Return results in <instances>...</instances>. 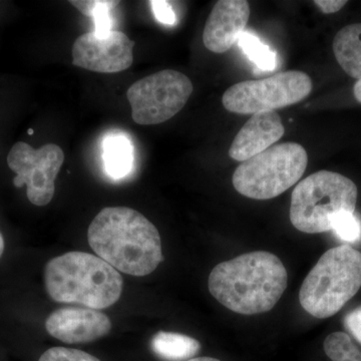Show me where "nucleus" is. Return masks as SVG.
I'll return each instance as SVG.
<instances>
[{
    "instance_id": "obj_12",
    "label": "nucleus",
    "mask_w": 361,
    "mask_h": 361,
    "mask_svg": "<svg viewBox=\"0 0 361 361\" xmlns=\"http://www.w3.org/2000/svg\"><path fill=\"white\" fill-rule=\"evenodd\" d=\"M250 6L245 0H220L214 6L203 32L206 49L215 54L229 51L245 30Z\"/></svg>"
},
{
    "instance_id": "obj_5",
    "label": "nucleus",
    "mask_w": 361,
    "mask_h": 361,
    "mask_svg": "<svg viewBox=\"0 0 361 361\" xmlns=\"http://www.w3.org/2000/svg\"><path fill=\"white\" fill-rule=\"evenodd\" d=\"M357 187L345 176L319 171L297 184L292 192L289 217L300 232L331 231L339 215L355 213Z\"/></svg>"
},
{
    "instance_id": "obj_24",
    "label": "nucleus",
    "mask_w": 361,
    "mask_h": 361,
    "mask_svg": "<svg viewBox=\"0 0 361 361\" xmlns=\"http://www.w3.org/2000/svg\"><path fill=\"white\" fill-rule=\"evenodd\" d=\"M316 6L324 13H334L341 11L342 7L348 4L345 0H315Z\"/></svg>"
},
{
    "instance_id": "obj_20",
    "label": "nucleus",
    "mask_w": 361,
    "mask_h": 361,
    "mask_svg": "<svg viewBox=\"0 0 361 361\" xmlns=\"http://www.w3.org/2000/svg\"><path fill=\"white\" fill-rule=\"evenodd\" d=\"M331 231L342 241L355 243L361 239V222L355 213L341 214L334 220Z\"/></svg>"
},
{
    "instance_id": "obj_2",
    "label": "nucleus",
    "mask_w": 361,
    "mask_h": 361,
    "mask_svg": "<svg viewBox=\"0 0 361 361\" xmlns=\"http://www.w3.org/2000/svg\"><path fill=\"white\" fill-rule=\"evenodd\" d=\"M288 274L275 254L255 251L216 266L209 291L228 310L243 315L268 312L281 299Z\"/></svg>"
},
{
    "instance_id": "obj_21",
    "label": "nucleus",
    "mask_w": 361,
    "mask_h": 361,
    "mask_svg": "<svg viewBox=\"0 0 361 361\" xmlns=\"http://www.w3.org/2000/svg\"><path fill=\"white\" fill-rule=\"evenodd\" d=\"M39 361H101L94 355L78 349L52 348L40 356Z\"/></svg>"
},
{
    "instance_id": "obj_19",
    "label": "nucleus",
    "mask_w": 361,
    "mask_h": 361,
    "mask_svg": "<svg viewBox=\"0 0 361 361\" xmlns=\"http://www.w3.org/2000/svg\"><path fill=\"white\" fill-rule=\"evenodd\" d=\"M325 353L332 361H361V350L345 332H334L323 343Z\"/></svg>"
},
{
    "instance_id": "obj_23",
    "label": "nucleus",
    "mask_w": 361,
    "mask_h": 361,
    "mask_svg": "<svg viewBox=\"0 0 361 361\" xmlns=\"http://www.w3.org/2000/svg\"><path fill=\"white\" fill-rule=\"evenodd\" d=\"M344 325L356 341L361 343V306L345 316Z\"/></svg>"
},
{
    "instance_id": "obj_3",
    "label": "nucleus",
    "mask_w": 361,
    "mask_h": 361,
    "mask_svg": "<svg viewBox=\"0 0 361 361\" xmlns=\"http://www.w3.org/2000/svg\"><path fill=\"white\" fill-rule=\"evenodd\" d=\"M44 283L52 300L97 310L120 299L123 281L118 271L103 259L75 251L47 263Z\"/></svg>"
},
{
    "instance_id": "obj_28",
    "label": "nucleus",
    "mask_w": 361,
    "mask_h": 361,
    "mask_svg": "<svg viewBox=\"0 0 361 361\" xmlns=\"http://www.w3.org/2000/svg\"><path fill=\"white\" fill-rule=\"evenodd\" d=\"M28 134L33 135V130H28Z\"/></svg>"
},
{
    "instance_id": "obj_9",
    "label": "nucleus",
    "mask_w": 361,
    "mask_h": 361,
    "mask_svg": "<svg viewBox=\"0 0 361 361\" xmlns=\"http://www.w3.org/2000/svg\"><path fill=\"white\" fill-rule=\"evenodd\" d=\"M63 161L65 154L56 144L35 149L25 142H18L7 156V165L16 173L14 186L26 185L28 200L39 207L47 205L54 198L56 179Z\"/></svg>"
},
{
    "instance_id": "obj_10",
    "label": "nucleus",
    "mask_w": 361,
    "mask_h": 361,
    "mask_svg": "<svg viewBox=\"0 0 361 361\" xmlns=\"http://www.w3.org/2000/svg\"><path fill=\"white\" fill-rule=\"evenodd\" d=\"M134 47L135 42L122 32L111 30L103 37L85 33L71 49L73 65L94 73H120L133 65Z\"/></svg>"
},
{
    "instance_id": "obj_11",
    "label": "nucleus",
    "mask_w": 361,
    "mask_h": 361,
    "mask_svg": "<svg viewBox=\"0 0 361 361\" xmlns=\"http://www.w3.org/2000/svg\"><path fill=\"white\" fill-rule=\"evenodd\" d=\"M45 329L52 337L66 343H85L109 334L111 322L108 315L97 310L66 307L47 317Z\"/></svg>"
},
{
    "instance_id": "obj_8",
    "label": "nucleus",
    "mask_w": 361,
    "mask_h": 361,
    "mask_svg": "<svg viewBox=\"0 0 361 361\" xmlns=\"http://www.w3.org/2000/svg\"><path fill=\"white\" fill-rule=\"evenodd\" d=\"M193 84L184 73L164 70L130 85L127 92L133 120L137 125L167 122L187 104Z\"/></svg>"
},
{
    "instance_id": "obj_25",
    "label": "nucleus",
    "mask_w": 361,
    "mask_h": 361,
    "mask_svg": "<svg viewBox=\"0 0 361 361\" xmlns=\"http://www.w3.org/2000/svg\"><path fill=\"white\" fill-rule=\"evenodd\" d=\"M353 92H355V99L361 104V80H358L355 85Z\"/></svg>"
},
{
    "instance_id": "obj_26",
    "label": "nucleus",
    "mask_w": 361,
    "mask_h": 361,
    "mask_svg": "<svg viewBox=\"0 0 361 361\" xmlns=\"http://www.w3.org/2000/svg\"><path fill=\"white\" fill-rule=\"evenodd\" d=\"M186 361H221L219 360H217V358H213V357H197V358H192V360H186Z\"/></svg>"
},
{
    "instance_id": "obj_27",
    "label": "nucleus",
    "mask_w": 361,
    "mask_h": 361,
    "mask_svg": "<svg viewBox=\"0 0 361 361\" xmlns=\"http://www.w3.org/2000/svg\"><path fill=\"white\" fill-rule=\"evenodd\" d=\"M4 247H6V245H4V236H2L1 233H0V257H1L2 254H4Z\"/></svg>"
},
{
    "instance_id": "obj_18",
    "label": "nucleus",
    "mask_w": 361,
    "mask_h": 361,
    "mask_svg": "<svg viewBox=\"0 0 361 361\" xmlns=\"http://www.w3.org/2000/svg\"><path fill=\"white\" fill-rule=\"evenodd\" d=\"M240 49L259 70L271 71L276 66V54L252 33L244 32L238 40Z\"/></svg>"
},
{
    "instance_id": "obj_13",
    "label": "nucleus",
    "mask_w": 361,
    "mask_h": 361,
    "mask_svg": "<svg viewBox=\"0 0 361 361\" xmlns=\"http://www.w3.org/2000/svg\"><path fill=\"white\" fill-rule=\"evenodd\" d=\"M284 132L281 118L276 111L252 115L233 140L229 156L243 163L271 148L283 137Z\"/></svg>"
},
{
    "instance_id": "obj_1",
    "label": "nucleus",
    "mask_w": 361,
    "mask_h": 361,
    "mask_svg": "<svg viewBox=\"0 0 361 361\" xmlns=\"http://www.w3.org/2000/svg\"><path fill=\"white\" fill-rule=\"evenodd\" d=\"M87 240L99 258L133 276L149 275L163 261L156 226L128 207L104 208L90 223Z\"/></svg>"
},
{
    "instance_id": "obj_14",
    "label": "nucleus",
    "mask_w": 361,
    "mask_h": 361,
    "mask_svg": "<svg viewBox=\"0 0 361 361\" xmlns=\"http://www.w3.org/2000/svg\"><path fill=\"white\" fill-rule=\"evenodd\" d=\"M337 63L351 78L361 80V23L345 26L334 37Z\"/></svg>"
},
{
    "instance_id": "obj_15",
    "label": "nucleus",
    "mask_w": 361,
    "mask_h": 361,
    "mask_svg": "<svg viewBox=\"0 0 361 361\" xmlns=\"http://www.w3.org/2000/svg\"><path fill=\"white\" fill-rule=\"evenodd\" d=\"M103 160L106 174L120 180L130 174L134 165V149L126 135H108L103 142Z\"/></svg>"
},
{
    "instance_id": "obj_17",
    "label": "nucleus",
    "mask_w": 361,
    "mask_h": 361,
    "mask_svg": "<svg viewBox=\"0 0 361 361\" xmlns=\"http://www.w3.org/2000/svg\"><path fill=\"white\" fill-rule=\"evenodd\" d=\"M71 4L85 16L94 20V33L97 35H106L111 32V11L118 1L106 0H73Z\"/></svg>"
},
{
    "instance_id": "obj_6",
    "label": "nucleus",
    "mask_w": 361,
    "mask_h": 361,
    "mask_svg": "<svg viewBox=\"0 0 361 361\" xmlns=\"http://www.w3.org/2000/svg\"><path fill=\"white\" fill-rule=\"evenodd\" d=\"M307 163V153L301 145H276L243 161L233 174V186L254 200L276 198L301 179Z\"/></svg>"
},
{
    "instance_id": "obj_7",
    "label": "nucleus",
    "mask_w": 361,
    "mask_h": 361,
    "mask_svg": "<svg viewBox=\"0 0 361 361\" xmlns=\"http://www.w3.org/2000/svg\"><path fill=\"white\" fill-rule=\"evenodd\" d=\"M311 90L312 82L305 73L287 71L262 80L233 85L223 94L222 103L230 113L255 115L299 103Z\"/></svg>"
},
{
    "instance_id": "obj_16",
    "label": "nucleus",
    "mask_w": 361,
    "mask_h": 361,
    "mask_svg": "<svg viewBox=\"0 0 361 361\" xmlns=\"http://www.w3.org/2000/svg\"><path fill=\"white\" fill-rule=\"evenodd\" d=\"M151 348L161 360L186 361L198 355L201 344L193 337L175 332L160 331L152 339Z\"/></svg>"
},
{
    "instance_id": "obj_4",
    "label": "nucleus",
    "mask_w": 361,
    "mask_h": 361,
    "mask_svg": "<svg viewBox=\"0 0 361 361\" xmlns=\"http://www.w3.org/2000/svg\"><path fill=\"white\" fill-rule=\"evenodd\" d=\"M361 288V253L341 245L325 252L304 279L299 301L316 318L336 315Z\"/></svg>"
},
{
    "instance_id": "obj_22",
    "label": "nucleus",
    "mask_w": 361,
    "mask_h": 361,
    "mask_svg": "<svg viewBox=\"0 0 361 361\" xmlns=\"http://www.w3.org/2000/svg\"><path fill=\"white\" fill-rule=\"evenodd\" d=\"M149 4L153 9L154 16L159 23L165 25H175L177 18H176L174 9L170 2L164 1V0H153Z\"/></svg>"
}]
</instances>
